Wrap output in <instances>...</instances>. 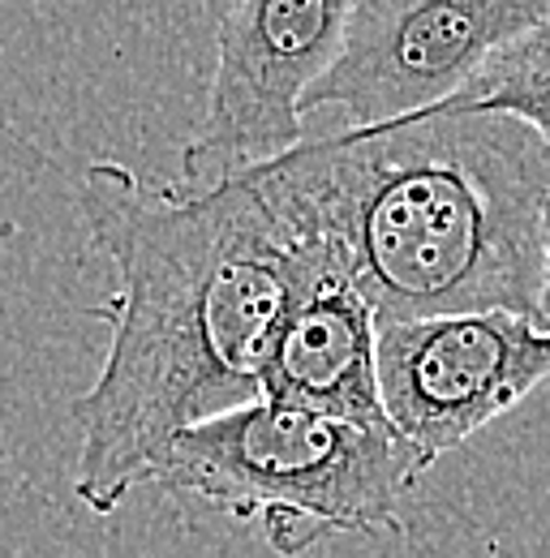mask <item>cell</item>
Masks as SVG:
<instances>
[{"label":"cell","mask_w":550,"mask_h":558,"mask_svg":"<svg viewBox=\"0 0 550 558\" xmlns=\"http://www.w3.org/2000/svg\"><path fill=\"white\" fill-rule=\"evenodd\" d=\"M538 323L550 327V190L542 194V276H538Z\"/></svg>","instance_id":"9"},{"label":"cell","mask_w":550,"mask_h":558,"mask_svg":"<svg viewBox=\"0 0 550 558\" xmlns=\"http://www.w3.org/2000/svg\"><path fill=\"white\" fill-rule=\"evenodd\" d=\"M292 241V236H288ZM297 283L263 365V396L392 425L379 400V314L323 250L292 241Z\"/></svg>","instance_id":"7"},{"label":"cell","mask_w":550,"mask_h":558,"mask_svg":"<svg viewBox=\"0 0 550 558\" xmlns=\"http://www.w3.org/2000/svg\"><path fill=\"white\" fill-rule=\"evenodd\" d=\"M421 473L392 425L254 396L172 434L146 486L263 515L272 550L301 555L336 533H396Z\"/></svg>","instance_id":"3"},{"label":"cell","mask_w":550,"mask_h":558,"mask_svg":"<svg viewBox=\"0 0 550 558\" xmlns=\"http://www.w3.org/2000/svg\"><path fill=\"white\" fill-rule=\"evenodd\" d=\"M292 241L323 250L379 323L447 310L538 318L550 142L503 112L426 108L246 168Z\"/></svg>","instance_id":"2"},{"label":"cell","mask_w":550,"mask_h":558,"mask_svg":"<svg viewBox=\"0 0 550 558\" xmlns=\"http://www.w3.org/2000/svg\"><path fill=\"white\" fill-rule=\"evenodd\" d=\"M357 0H232L181 181L215 185L301 142V95L336 61Z\"/></svg>","instance_id":"5"},{"label":"cell","mask_w":550,"mask_h":558,"mask_svg":"<svg viewBox=\"0 0 550 558\" xmlns=\"http://www.w3.org/2000/svg\"><path fill=\"white\" fill-rule=\"evenodd\" d=\"M447 112H503L525 121L550 142V17L503 44L481 61V70L443 104Z\"/></svg>","instance_id":"8"},{"label":"cell","mask_w":550,"mask_h":558,"mask_svg":"<svg viewBox=\"0 0 550 558\" xmlns=\"http://www.w3.org/2000/svg\"><path fill=\"white\" fill-rule=\"evenodd\" d=\"M379 400L421 469L550 378V327L521 310H447L379 323Z\"/></svg>","instance_id":"4"},{"label":"cell","mask_w":550,"mask_h":558,"mask_svg":"<svg viewBox=\"0 0 550 558\" xmlns=\"http://www.w3.org/2000/svg\"><path fill=\"white\" fill-rule=\"evenodd\" d=\"M547 17L550 0H357L336 61L301 95V117L340 108L344 125H379L426 112Z\"/></svg>","instance_id":"6"},{"label":"cell","mask_w":550,"mask_h":558,"mask_svg":"<svg viewBox=\"0 0 550 558\" xmlns=\"http://www.w3.org/2000/svg\"><path fill=\"white\" fill-rule=\"evenodd\" d=\"M82 215L117 271L99 378L73 400V494L108 515L146 486L186 425L263 396V365L297 283V250L246 172L215 185H151L99 159Z\"/></svg>","instance_id":"1"}]
</instances>
